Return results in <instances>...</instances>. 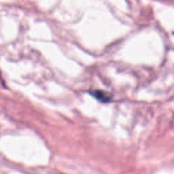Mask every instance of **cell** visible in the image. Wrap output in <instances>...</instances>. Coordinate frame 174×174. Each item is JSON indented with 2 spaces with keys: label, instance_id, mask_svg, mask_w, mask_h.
Segmentation results:
<instances>
[{
  "label": "cell",
  "instance_id": "cell-1",
  "mask_svg": "<svg viewBox=\"0 0 174 174\" xmlns=\"http://www.w3.org/2000/svg\"><path fill=\"white\" fill-rule=\"evenodd\" d=\"M92 95L97 98L98 100L102 102L110 101L111 100V98H112L111 95L107 92L102 91H95L93 92H92Z\"/></svg>",
  "mask_w": 174,
  "mask_h": 174
}]
</instances>
